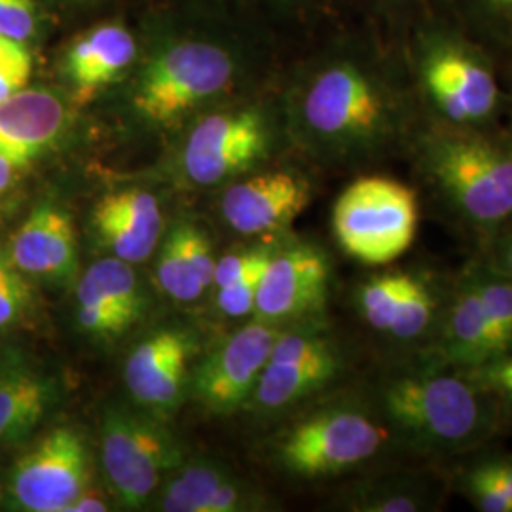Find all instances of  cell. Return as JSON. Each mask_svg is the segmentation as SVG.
<instances>
[{
    "label": "cell",
    "mask_w": 512,
    "mask_h": 512,
    "mask_svg": "<svg viewBox=\"0 0 512 512\" xmlns=\"http://www.w3.org/2000/svg\"><path fill=\"white\" fill-rule=\"evenodd\" d=\"M90 456L82 437L59 427L19 459L12 471L10 492L19 509L67 512L88 490Z\"/></svg>",
    "instance_id": "cell-13"
},
{
    "label": "cell",
    "mask_w": 512,
    "mask_h": 512,
    "mask_svg": "<svg viewBox=\"0 0 512 512\" xmlns=\"http://www.w3.org/2000/svg\"><path fill=\"white\" fill-rule=\"evenodd\" d=\"M366 391L414 458L448 461L507 435L494 397L431 359L384 363Z\"/></svg>",
    "instance_id": "cell-2"
},
{
    "label": "cell",
    "mask_w": 512,
    "mask_h": 512,
    "mask_svg": "<svg viewBox=\"0 0 512 512\" xmlns=\"http://www.w3.org/2000/svg\"><path fill=\"white\" fill-rule=\"evenodd\" d=\"M344 499L355 512H439L452 497L442 461L403 458L370 469Z\"/></svg>",
    "instance_id": "cell-15"
},
{
    "label": "cell",
    "mask_w": 512,
    "mask_h": 512,
    "mask_svg": "<svg viewBox=\"0 0 512 512\" xmlns=\"http://www.w3.org/2000/svg\"><path fill=\"white\" fill-rule=\"evenodd\" d=\"M291 128L310 154L336 164L406 152L425 114L412 78L361 57H332L291 97Z\"/></svg>",
    "instance_id": "cell-1"
},
{
    "label": "cell",
    "mask_w": 512,
    "mask_h": 512,
    "mask_svg": "<svg viewBox=\"0 0 512 512\" xmlns=\"http://www.w3.org/2000/svg\"><path fill=\"white\" fill-rule=\"evenodd\" d=\"M194 348V338L188 332L165 329L133 349L124 378L135 401L158 410L175 406L183 393L186 366Z\"/></svg>",
    "instance_id": "cell-17"
},
{
    "label": "cell",
    "mask_w": 512,
    "mask_h": 512,
    "mask_svg": "<svg viewBox=\"0 0 512 512\" xmlns=\"http://www.w3.org/2000/svg\"><path fill=\"white\" fill-rule=\"evenodd\" d=\"M311 202V183L298 171L272 169L226 190L222 215L243 236L283 232Z\"/></svg>",
    "instance_id": "cell-16"
},
{
    "label": "cell",
    "mask_w": 512,
    "mask_h": 512,
    "mask_svg": "<svg viewBox=\"0 0 512 512\" xmlns=\"http://www.w3.org/2000/svg\"><path fill=\"white\" fill-rule=\"evenodd\" d=\"M241 503V490L236 484L224 480L220 484L219 490L213 495L211 503H209V511L207 512H232L238 509Z\"/></svg>",
    "instance_id": "cell-37"
},
{
    "label": "cell",
    "mask_w": 512,
    "mask_h": 512,
    "mask_svg": "<svg viewBox=\"0 0 512 512\" xmlns=\"http://www.w3.org/2000/svg\"><path fill=\"white\" fill-rule=\"evenodd\" d=\"M224 480L226 476L211 465H190L167 484L162 511L207 512Z\"/></svg>",
    "instance_id": "cell-27"
},
{
    "label": "cell",
    "mask_w": 512,
    "mask_h": 512,
    "mask_svg": "<svg viewBox=\"0 0 512 512\" xmlns=\"http://www.w3.org/2000/svg\"><path fill=\"white\" fill-rule=\"evenodd\" d=\"M420 219L418 188L387 175H363L336 198L332 234L353 260L382 268L410 251Z\"/></svg>",
    "instance_id": "cell-7"
},
{
    "label": "cell",
    "mask_w": 512,
    "mask_h": 512,
    "mask_svg": "<svg viewBox=\"0 0 512 512\" xmlns=\"http://www.w3.org/2000/svg\"><path fill=\"white\" fill-rule=\"evenodd\" d=\"M234 59L205 40H183L154 55L133 88V107L154 124H169L224 92Z\"/></svg>",
    "instance_id": "cell-8"
},
{
    "label": "cell",
    "mask_w": 512,
    "mask_h": 512,
    "mask_svg": "<svg viewBox=\"0 0 512 512\" xmlns=\"http://www.w3.org/2000/svg\"><path fill=\"white\" fill-rule=\"evenodd\" d=\"M137 42L124 25L103 23L74 40L65 55V74L82 95L99 92L126 73Z\"/></svg>",
    "instance_id": "cell-22"
},
{
    "label": "cell",
    "mask_w": 512,
    "mask_h": 512,
    "mask_svg": "<svg viewBox=\"0 0 512 512\" xmlns=\"http://www.w3.org/2000/svg\"><path fill=\"white\" fill-rule=\"evenodd\" d=\"M103 467L126 507L147 503L160 480L181 459L179 444L160 423L124 408H110L101 431Z\"/></svg>",
    "instance_id": "cell-10"
},
{
    "label": "cell",
    "mask_w": 512,
    "mask_h": 512,
    "mask_svg": "<svg viewBox=\"0 0 512 512\" xmlns=\"http://www.w3.org/2000/svg\"><path fill=\"white\" fill-rule=\"evenodd\" d=\"M408 156L418 192L475 251L511 222L512 133L450 128L425 120Z\"/></svg>",
    "instance_id": "cell-3"
},
{
    "label": "cell",
    "mask_w": 512,
    "mask_h": 512,
    "mask_svg": "<svg viewBox=\"0 0 512 512\" xmlns=\"http://www.w3.org/2000/svg\"><path fill=\"white\" fill-rule=\"evenodd\" d=\"M473 255L484 260L490 268L512 277V220L494 238L488 239Z\"/></svg>",
    "instance_id": "cell-36"
},
{
    "label": "cell",
    "mask_w": 512,
    "mask_h": 512,
    "mask_svg": "<svg viewBox=\"0 0 512 512\" xmlns=\"http://www.w3.org/2000/svg\"><path fill=\"white\" fill-rule=\"evenodd\" d=\"M33 73V55L27 44L0 37V101L27 88Z\"/></svg>",
    "instance_id": "cell-31"
},
{
    "label": "cell",
    "mask_w": 512,
    "mask_h": 512,
    "mask_svg": "<svg viewBox=\"0 0 512 512\" xmlns=\"http://www.w3.org/2000/svg\"><path fill=\"white\" fill-rule=\"evenodd\" d=\"M86 277L95 289L105 296V300L131 327L143 313V298L139 291V281L131 264L122 258H105L95 262L86 272Z\"/></svg>",
    "instance_id": "cell-26"
},
{
    "label": "cell",
    "mask_w": 512,
    "mask_h": 512,
    "mask_svg": "<svg viewBox=\"0 0 512 512\" xmlns=\"http://www.w3.org/2000/svg\"><path fill=\"white\" fill-rule=\"evenodd\" d=\"M274 253L272 247H264V249H255V251H245V253H234V255L224 256L217 260L215 264V275H213V283L215 287H226L230 283H234L241 275L255 270L258 266L266 264L270 260V256Z\"/></svg>",
    "instance_id": "cell-35"
},
{
    "label": "cell",
    "mask_w": 512,
    "mask_h": 512,
    "mask_svg": "<svg viewBox=\"0 0 512 512\" xmlns=\"http://www.w3.org/2000/svg\"><path fill=\"white\" fill-rule=\"evenodd\" d=\"M10 262L21 274L52 281L71 279L78 266L71 217L50 203L37 207L12 238Z\"/></svg>",
    "instance_id": "cell-20"
},
{
    "label": "cell",
    "mask_w": 512,
    "mask_h": 512,
    "mask_svg": "<svg viewBox=\"0 0 512 512\" xmlns=\"http://www.w3.org/2000/svg\"><path fill=\"white\" fill-rule=\"evenodd\" d=\"M281 327L262 321L239 329L211 353L194 376L198 399L213 412H234L253 395Z\"/></svg>",
    "instance_id": "cell-14"
},
{
    "label": "cell",
    "mask_w": 512,
    "mask_h": 512,
    "mask_svg": "<svg viewBox=\"0 0 512 512\" xmlns=\"http://www.w3.org/2000/svg\"><path fill=\"white\" fill-rule=\"evenodd\" d=\"M268 262L241 275L234 283L217 289V293H219L217 294V304H219L220 310L230 317H243V315L255 313L256 294H258V287H260V281H262V275H264Z\"/></svg>",
    "instance_id": "cell-33"
},
{
    "label": "cell",
    "mask_w": 512,
    "mask_h": 512,
    "mask_svg": "<svg viewBox=\"0 0 512 512\" xmlns=\"http://www.w3.org/2000/svg\"><path fill=\"white\" fill-rule=\"evenodd\" d=\"M332 262L311 241H293L274 249L256 294V321L291 329L319 323L332 289Z\"/></svg>",
    "instance_id": "cell-11"
},
{
    "label": "cell",
    "mask_w": 512,
    "mask_h": 512,
    "mask_svg": "<svg viewBox=\"0 0 512 512\" xmlns=\"http://www.w3.org/2000/svg\"><path fill=\"white\" fill-rule=\"evenodd\" d=\"M67 126V107L59 95L25 88L0 101V156L27 165L54 145Z\"/></svg>",
    "instance_id": "cell-19"
},
{
    "label": "cell",
    "mask_w": 512,
    "mask_h": 512,
    "mask_svg": "<svg viewBox=\"0 0 512 512\" xmlns=\"http://www.w3.org/2000/svg\"><path fill=\"white\" fill-rule=\"evenodd\" d=\"M476 4L494 18L512 21V0H476Z\"/></svg>",
    "instance_id": "cell-39"
},
{
    "label": "cell",
    "mask_w": 512,
    "mask_h": 512,
    "mask_svg": "<svg viewBox=\"0 0 512 512\" xmlns=\"http://www.w3.org/2000/svg\"><path fill=\"white\" fill-rule=\"evenodd\" d=\"M403 458L414 456L404 450L368 391L311 408L274 444L277 469L304 482L366 471Z\"/></svg>",
    "instance_id": "cell-4"
},
{
    "label": "cell",
    "mask_w": 512,
    "mask_h": 512,
    "mask_svg": "<svg viewBox=\"0 0 512 512\" xmlns=\"http://www.w3.org/2000/svg\"><path fill=\"white\" fill-rule=\"evenodd\" d=\"M19 169H21V165L8 160V158H4V156H0V196L4 192H8V188L14 184Z\"/></svg>",
    "instance_id": "cell-40"
},
{
    "label": "cell",
    "mask_w": 512,
    "mask_h": 512,
    "mask_svg": "<svg viewBox=\"0 0 512 512\" xmlns=\"http://www.w3.org/2000/svg\"><path fill=\"white\" fill-rule=\"evenodd\" d=\"M412 82L425 120L450 128H495L503 93L488 57L461 38H425L414 55Z\"/></svg>",
    "instance_id": "cell-6"
},
{
    "label": "cell",
    "mask_w": 512,
    "mask_h": 512,
    "mask_svg": "<svg viewBox=\"0 0 512 512\" xmlns=\"http://www.w3.org/2000/svg\"><path fill=\"white\" fill-rule=\"evenodd\" d=\"M497 355L494 330L482 300L465 266H461L456 270L454 291L440 327L439 338L431 353L423 359L465 372L486 365Z\"/></svg>",
    "instance_id": "cell-18"
},
{
    "label": "cell",
    "mask_w": 512,
    "mask_h": 512,
    "mask_svg": "<svg viewBox=\"0 0 512 512\" xmlns=\"http://www.w3.org/2000/svg\"><path fill=\"white\" fill-rule=\"evenodd\" d=\"M456 272L435 264H389L355 289V310L380 340L384 363L423 359L439 338L454 291Z\"/></svg>",
    "instance_id": "cell-5"
},
{
    "label": "cell",
    "mask_w": 512,
    "mask_h": 512,
    "mask_svg": "<svg viewBox=\"0 0 512 512\" xmlns=\"http://www.w3.org/2000/svg\"><path fill=\"white\" fill-rule=\"evenodd\" d=\"M270 145V124L258 110L205 116L184 143V175L202 186L224 183L260 164L268 156Z\"/></svg>",
    "instance_id": "cell-12"
},
{
    "label": "cell",
    "mask_w": 512,
    "mask_h": 512,
    "mask_svg": "<svg viewBox=\"0 0 512 512\" xmlns=\"http://www.w3.org/2000/svg\"><path fill=\"white\" fill-rule=\"evenodd\" d=\"M93 226L103 245L129 264L147 260L162 234L158 200L141 188L105 196L93 211Z\"/></svg>",
    "instance_id": "cell-21"
},
{
    "label": "cell",
    "mask_w": 512,
    "mask_h": 512,
    "mask_svg": "<svg viewBox=\"0 0 512 512\" xmlns=\"http://www.w3.org/2000/svg\"><path fill=\"white\" fill-rule=\"evenodd\" d=\"M482 300L488 321L494 330L497 353L512 349V277L490 268L484 260L471 255L463 264ZM497 355V357H499Z\"/></svg>",
    "instance_id": "cell-25"
},
{
    "label": "cell",
    "mask_w": 512,
    "mask_h": 512,
    "mask_svg": "<svg viewBox=\"0 0 512 512\" xmlns=\"http://www.w3.org/2000/svg\"><path fill=\"white\" fill-rule=\"evenodd\" d=\"M78 300V321L84 329L93 334H120L128 329L124 319L95 289L92 281L84 275L76 289Z\"/></svg>",
    "instance_id": "cell-29"
},
{
    "label": "cell",
    "mask_w": 512,
    "mask_h": 512,
    "mask_svg": "<svg viewBox=\"0 0 512 512\" xmlns=\"http://www.w3.org/2000/svg\"><path fill=\"white\" fill-rule=\"evenodd\" d=\"M37 31L35 0H0V37L27 42Z\"/></svg>",
    "instance_id": "cell-34"
},
{
    "label": "cell",
    "mask_w": 512,
    "mask_h": 512,
    "mask_svg": "<svg viewBox=\"0 0 512 512\" xmlns=\"http://www.w3.org/2000/svg\"><path fill=\"white\" fill-rule=\"evenodd\" d=\"M109 511L107 503L99 497V495L90 494V490H86L80 495L73 505L67 509V512H105Z\"/></svg>",
    "instance_id": "cell-38"
},
{
    "label": "cell",
    "mask_w": 512,
    "mask_h": 512,
    "mask_svg": "<svg viewBox=\"0 0 512 512\" xmlns=\"http://www.w3.org/2000/svg\"><path fill=\"white\" fill-rule=\"evenodd\" d=\"M52 380L31 372L0 376V442L27 435L54 401Z\"/></svg>",
    "instance_id": "cell-24"
},
{
    "label": "cell",
    "mask_w": 512,
    "mask_h": 512,
    "mask_svg": "<svg viewBox=\"0 0 512 512\" xmlns=\"http://www.w3.org/2000/svg\"><path fill=\"white\" fill-rule=\"evenodd\" d=\"M0 501H2V486H0Z\"/></svg>",
    "instance_id": "cell-41"
},
{
    "label": "cell",
    "mask_w": 512,
    "mask_h": 512,
    "mask_svg": "<svg viewBox=\"0 0 512 512\" xmlns=\"http://www.w3.org/2000/svg\"><path fill=\"white\" fill-rule=\"evenodd\" d=\"M465 374L494 397L503 416L505 433H512V349L486 365L465 370Z\"/></svg>",
    "instance_id": "cell-30"
},
{
    "label": "cell",
    "mask_w": 512,
    "mask_h": 512,
    "mask_svg": "<svg viewBox=\"0 0 512 512\" xmlns=\"http://www.w3.org/2000/svg\"><path fill=\"white\" fill-rule=\"evenodd\" d=\"M348 372V357L319 323L279 332L253 403L262 414H279L327 393Z\"/></svg>",
    "instance_id": "cell-9"
},
{
    "label": "cell",
    "mask_w": 512,
    "mask_h": 512,
    "mask_svg": "<svg viewBox=\"0 0 512 512\" xmlns=\"http://www.w3.org/2000/svg\"><path fill=\"white\" fill-rule=\"evenodd\" d=\"M31 306V287L18 268L0 256V329L14 325Z\"/></svg>",
    "instance_id": "cell-32"
},
{
    "label": "cell",
    "mask_w": 512,
    "mask_h": 512,
    "mask_svg": "<svg viewBox=\"0 0 512 512\" xmlns=\"http://www.w3.org/2000/svg\"><path fill=\"white\" fill-rule=\"evenodd\" d=\"M442 463L452 494L475 511L512 512V450L494 440Z\"/></svg>",
    "instance_id": "cell-23"
},
{
    "label": "cell",
    "mask_w": 512,
    "mask_h": 512,
    "mask_svg": "<svg viewBox=\"0 0 512 512\" xmlns=\"http://www.w3.org/2000/svg\"><path fill=\"white\" fill-rule=\"evenodd\" d=\"M158 281L165 293L181 302L196 300L205 291L186 256L179 226H175L165 239L158 264Z\"/></svg>",
    "instance_id": "cell-28"
}]
</instances>
